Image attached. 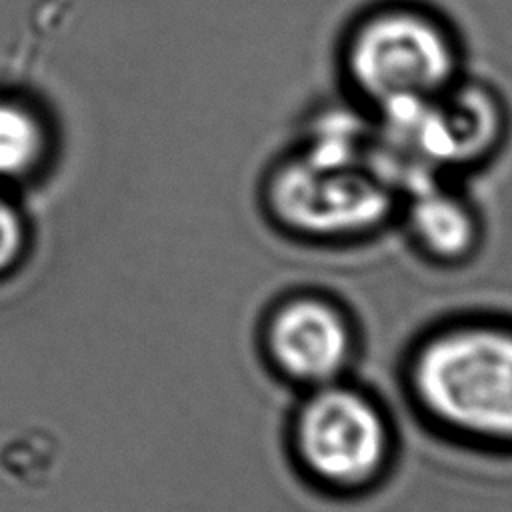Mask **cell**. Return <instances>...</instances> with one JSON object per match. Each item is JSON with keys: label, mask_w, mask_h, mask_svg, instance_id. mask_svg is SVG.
Segmentation results:
<instances>
[{"label": "cell", "mask_w": 512, "mask_h": 512, "mask_svg": "<svg viewBox=\"0 0 512 512\" xmlns=\"http://www.w3.org/2000/svg\"><path fill=\"white\" fill-rule=\"evenodd\" d=\"M260 348L270 370L304 392L348 378L360 332L350 310L330 294L294 290L266 310Z\"/></svg>", "instance_id": "6"}, {"label": "cell", "mask_w": 512, "mask_h": 512, "mask_svg": "<svg viewBox=\"0 0 512 512\" xmlns=\"http://www.w3.org/2000/svg\"><path fill=\"white\" fill-rule=\"evenodd\" d=\"M24 248V226L12 204L0 196V274L20 258Z\"/></svg>", "instance_id": "9"}, {"label": "cell", "mask_w": 512, "mask_h": 512, "mask_svg": "<svg viewBox=\"0 0 512 512\" xmlns=\"http://www.w3.org/2000/svg\"><path fill=\"white\" fill-rule=\"evenodd\" d=\"M262 208L284 234L338 244L376 234L396 218L400 180L374 118L348 102L316 116L262 178Z\"/></svg>", "instance_id": "1"}, {"label": "cell", "mask_w": 512, "mask_h": 512, "mask_svg": "<svg viewBox=\"0 0 512 512\" xmlns=\"http://www.w3.org/2000/svg\"><path fill=\"white\" fill-rule=\"evenodd\" d=\"M42 150V132L22 108L0 102V176H18L34 166Z\"/></svg>", "instance_id": "8"}, {"label": "cell", "mask_w": 512, "mask_h": 512, "mask_svg": "<svg viewBox=\"0 0 512 512\" xmlns=\"http://www.w3.org/2000/svg\"><path fill=\"white\" fill-rule=\"evenodd\" d=\"M336 70L346 102L380 122L456 84L468 72L466 46L430 0H370L338 34Z\"/></svg>", "instance_id": "2"}, {"label": "cell", "mask_w": 512, "mask_h": 512, "mask_svg": "<svg viewBox=\"0 0 512 512\" xmlns=\"http://www.w3.org/2000/svg\"><path fill=\"white\" fill-rule=\"evenodd\" d=\"M376 126L402 186L412 178L456 180L482 168L504 148L512 118L502 92L466 72L448 90Z\"/></svg>", "instance_id": "4"}, {"label": "cell", "mask_w": 512, "mask_h": 512, "mask_svg": "<svg viewBox=\"0 0 512 512\" xmlns=\"http://www.w3.org/2000/svg\"><path fill=\"white\" fill-rule=\"evenodd\" d=\"M396 218L418 254L452 266L472 258L482 220L472 200L448 178H412L402 184Z\"/></svg>", "instance_id": "7"}, {"label": "cell", "mask_w": 512, "mask_h": 512, "mask_svg": "<svg viewBox=\"0 0 512 512\" xmlns=\"http://www.w3.org/2000/svg\"><path fill=\"white\" fill-rule=\"evenodd\" d=\"M288 448L306 480L352 496L388 474L396 434L382 402L344 378L302 392L288 420Z\"/></svg>", "instance_id": "5"}, {"label": "cell", "mask_w": 512, "mask_h": 512, "mask_svg": "<svg viewBox=\"0 0 512 512\" xmlns=\"http://www.w3.org/2000/svg\"><path fill=\"white\" fill-rule=\"evenodd\" d=\"M406 392L446 436L512 450V322L466 316L422 334L404 366Z\"/></svg>", "instance_id": "3"}]
</instances>
